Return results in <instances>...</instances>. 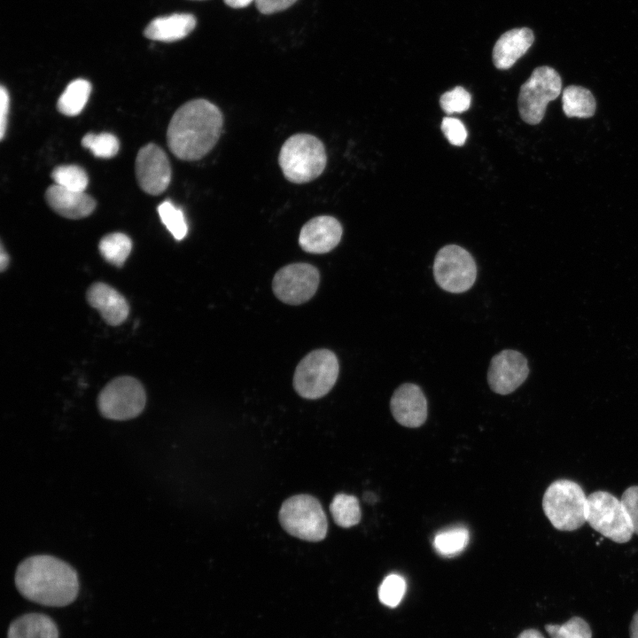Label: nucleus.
<instances>
[{"label": "nucleus", "mask_w": 638, "mask_h": 638, "mask_svg": "<svg viewBox=\"0 0 638 638\" xmlns=\"http://www.w3.org/2000/svg\"><path fill=\"white\" fill-rule=\"evenodd\" d=\"M223 126L221 110L206 99L188 101L172 116L167 131V145L183 160H198L218 142Z\"/></svg>", "instance_id": "nucleus-1"}, {"label": "nucleus", "mask_w": 638, "mask_h": 638, "mask_svg": "<svg viewBox=\"0 0 638 638\" xmlns=\"http://www.w3.org/2000/svg\"><path fill=\"white\" fill-rule=\"evenodd\" d=\"M15 585L27 600L51 607L72 603L79 592L76 571L63 560L48 555L23 560L15 572Z\"/></svg>", "instance_id": "nucleus-2"}, {"label": "nucleus", "mask_w": 638, "mask_h": 638, "mask_svg": "<svg viewBox=\"0 0 638 638\" xmlns=\"http://www.w3.org/2000/svg\"><path fill=\"white\" fill-rule=\"evenodd\" d=\"M327 156L323 144L309 134H295L282 145L278 163L284 177L293 183L317 178L324 170Z\"/></svg>", "instance_id": "nucleus-3"}, {"label": "nucleus", "mask_w": 638, "mask_h": 638, "mask_svg": "<svg viewBox=\"0 0 638 638\" xmlns=\"http://www.w3.org/2000/svg\"><path fill=\"white\" fill-rule=\"evenodd\" d=\"M587 496L575 481L560 478L552 482L542 498L544 514L559 531L572 532L586 522Z\"/></svg>", "instance_id": "nucleus-4"}, {"label": "nucleus", "mask_w": 638, "mask_h": 638, "mask_svg": "<svg viewBox=\"0 0 638 638\" xmlns=\"http://www.w3.org/2000/svg\"><path fill=\"white\" fill-rule=\"evenodd\" d=\"M282 527L291 535L307 541H320L327 534V519L319 501L308 494L287 499L279 510Z\"/></svg>", "instance_id": "nucleus-5"}, {"label": "nucleus", "mask_w": 638, "mask_h": 638, "mask_svg": "<svg viewBox=\"0 0 638 638\" xmlns=\"http://www.w3.org/2000/svg\"><path fill=\"white\" fill-rule=\"evenodd\" d=\"M586 520L594 530L617 543L629 541L634 534L621 501L607 491H595L587 496Z\"/></svg>", "instance_id": "nucleus-6"}, {"label": "nucleus", "mask_w": 638, "mask_h": 638, "mask_svg": "<svg viewBox=\"0 0 638 638\" xmlns=\"http://www.w3.org/2000/svg\"><path fill=\"white\" fill-rule=\"evenodd\" d=\"M338 371V358L331 351L315 350L298 364L293 377L294 389L305 399L321 398L333 387Z\"/></svg>", "instance_id": "nucleus-7"}, {"label": "nucleus", "mask_w": 638, "mask_h": 638, "mask_svg": "<svg viewBox=\"0 0 638 638\" xmlns=\"http://www.w3.org/2000/svg\"><path fill=\"white\" fill-rule=\"evenodd\" d=\"M561 90V76L553 67H536L519 90L517 105L521 119L530 125L540 123L548 104L555 100Z\"/></svg>", "instance_id": "nucleus-8"}, {"label": "nucleus", "mask_w": 638, "mask_h": 638, "mask_svg": "<svg viewBox=\"0 0 638 638\" xmlns=\"http://www.w3.org/2000/svg\"><path fill=\"white\" fill-rule=\"evenodd\" d=\"M433 276L442 290L462 293L470 290L477 278V265L472 255L457 245L441 247L433 261Z\"/></svg>", "instance_id": "nucleus-9"}, {"label": "nucleus", "mask_w": 638, "mask_h": 638, "mask_svg": "<svg viewBox=\"0 0 638 638\" xmlns=\"http://www.w3.org/2000/svg\"><path fill=\"white\" fill-rule=\"evenodd\" d=\"M146 394L136 378L123 376L110 381L100 392L97 407L108 419L124 421L139 416L144 408Z\"/></svg>", "instance_id": "nucleus-10"}, {"label": "nucleus", "mask_w": 638, "mask_h": 638, "mask_svg": "<svg viewBox=\"0 0 638 638\" xmlns=\"http://www.w3.org/2000/svg\"><path fill=\"white\" fill-rule=\"evenodd\" d=\"M319 281L320 276L315 267L308 263H293L276 272L272 288L281 301L289 305H300L314 296Z\"/></svg>", "instance_id": "nucleus-11"}, {"label": "nucleus", "mask_w": 638, "mask_h": 638, "mask_svg": "<svg viewBox=\"0 0 638 638\" xmlns=\"http://www.w3.org/2000/svg\"><path fill=\"white\" fill-rule=\"evenodd\" d=\"M529 371L527 360L520 352L504 349L491 359L487 383L495 393L510 394L525 382Z\"/></svg>", "instance_id": "nucleus-12"}, {"label": "nucleus", "mask_w": 638, "mask_h": 638, "mask_svg": "<svg viewBox=\"0 0 638 638\" xmlns=\"http://www.w3.org/2000/svg\"><path fill=\"white\" fill-rule=\"evenodd\" d=\"M136 175L141 189L159 195L169 185L171 167L166 152L157 144H148L137 152Z\"/></svg>", "instance_id": "nucleus-13"}, {"label": "nucleus", "mask_w": 638, "mask_h": 638, "mask_svg": "<svg viewBox=\"0 0 638 638\" xmlns=\"http://www.w3.org/2000/svg\"><path fill=\"white\" fill-rule=\"evenodd\" d=\"M390 408L396 422L405 427H419L427 417L426 398L422 389L413 383H404L393 392Z\"/></svg>", "instance_id": "nucleus-14"}, {"label": "nucleus", "mask_w": 638, "mask_h": 638, "mask_svg": "<svg viewBox=\"0 0 638 638\" xmlns=\"http://www.w3.org/2000/svg\"><path fill=\"white\" fill-rule=\"evenodd\" d=\"M342 232V226L336 218L316 216L301 228L299 244L307 253H326L338 245Z\"/></svg>", "instance_id": "nucleus-15"}, {"label": "nucleus", "mask_w": 638, "mask_h": 638, "mask_svg": "<svg viewBox=\"0 0 638 638\" xmlns=\"http://www.w3.org/2000/svg\"><path fill=\"white\" fill-rule=\"evenodd\" d=\"M87 300L110 325L121 324L128 315V301L122 294L107 284L101 282L93 284L88 289Z\"/></svg>", "instance_id": "nucleus-16"}, {"label": "nucleus", "mask_w": 638, "mask_h": 638, "mask_svg": "<svg viewBox=\"0 0 638 638\" xmlns=\"http://www.w3.org/2000/svg\"><path fill=\"white\" fill-rule=\"evenodd\" d=\"M534 42V35L529 27L513 28L503 33L493 48V63L501 70H506L523 57Z\"/></svg>", "instance_id": "nucleus-17"}, {"label": "nucleus", "mask_w": 638, "mask_h": 638, "mask_svg": "<svg viewBox=\"0 0 638 638\" xmlns=\"http://www.w3.org/2000/svg\"><path fill=\"white\" fill-rule=\"evenodd\" d=\"M50 207L68 219H81L89 215L96 207L93 198L85 191L68 190L53 184L45 192Z\"/></svg>", "instance_id": "nucleus-18"}, {"label": "nucleus", "mask_w": 638, "mask_h": 638, "mask_svg": "<svg viewBox=\"0 0 638 638\" xmlns=\"http://www.w3.org/2000/svg\"><path fill=\"white\" fill-rule=\"evenodd\" d=\"M196 19L189 13H175L152 19L144 35L153 41L175 42L187 36L195 27Z\"/></svg>", "instance_id": "nucleus-19"}, {"label": "nucleus", "mask_w": 638, "mask_h": 638, "mask_svg": "<svg viewBox=\"0 0 638 638\" xmlns=\"http://www.w3.org/2000/svg\"><path fill=\"white\" fill-rule=\"evenodd\" d=\"M7 638H58V630L51 618L43 613H27L14 619Z\"/></svg>", "instance_id": "nucleus-20"}, {"label": "nucleus", "mask_w": 638, "mask_h": 638, "mask_svg": "<svg viewBox=\"0 0 638 638\" xmlns=\"http://www.w3.org/2000/svg\"><path fill=\"white\" fill-rule=\"evenodd\" d=\"M564 114L569 117L590 118L595 112V99L591 91L582 86L570 85L562 92Z\"/></svg>", "instance_id": "nucleus-21"}, {"label": "nucleus", "mask_w": 638, "mask_h": 638, "mask_svg": "<svg viewBox=\"0 0 638 638\" xmlns=\"http://www.w3.org/2000/svg\"><path fill=\"white\" fill-rule=\"evenodd\" d=\"M91 92V84L84 79L71 82L59 97L57 108L67 116L79 114L88 102Z\"/></svg>", "instance_id": "nucleus-22"}, {"label": "nucleus", "mask_w": 638, "mask_h": 638, "mask_svg": "<svg viewBox=\"0 0 638 638\" xmlns=\"http://www.w3.org/2000/svg\"><path fill=\"white\" fill-rule=\"evenodd\" d=\"M98 249L107 262L120 268L123 266L131 252L132 241L124 233L113 232L102 237Z\"/></svg>", "instance_id": "nucleus-23"}, {"label": "nucleus", "mask_w": 638, "mask_h": 638, "mask_svg": "<svg viewBox=\"0 0 638 638\" xmlns=\"http://www.w3.org/2000/svg\"><path fill=\"white\" fill-rule=\"evenodd\" d=\"M330 511L335 523L344 528L357 525L362 517L358 499L346 494L335 495L330 505Z\"/></svg>", "instance_id": "nucleus-24"}, {"label": "nucleus", "mask_w": 638, "mask_h": 638, "mask_svg": "<svg viewBox=\"0 0 638 638\" xmlns=\"http://www.w3.org/2000/svg\"><path fill=\"white\" fill-rule=\"evenodd\" d=\"M469 531L457 526L437 533L433 540L436 551L445 556H453L461 553L468 545Z\"/></svg>", "instance_id": "nucleus-25"}, {"label": "nucleus", "mask_w": 638, "mask_h": 638, "mask_svg": "<svg viewBox=\"0 0 638 638\" xmlns=\"http://www.w3.org/2000/svg\"><path fill=\"white\" fill-rule=\"evenodd\" d=\"M51 177L55 184L77 191H85L89 183L85 170L76 165L58 166L53 169Z\"/></svg>", "instance_id": "nucleus-26"}, {"label": "nucleus", "mask_w": 638, "mask_h": 638, "mask_svg": "<svg viewBox=\"0 0 638 638\" xmlns=\"http://www.w3.org/2000/svg\"><path fill=\"white\" fill-rule=\"evenodd\" d=\"M161 222L176 240L183 239L188 232V225L181 208L175 206L170 200H165L158 206Z\"/></svg>", "instance_id": "nucleus-27"}, {"label": "nucleus", "mask_w": 638, "mask_h": 638, "mask_svg": "<svg viewBox=\"0 0 638 638\" xmlns=\"http://www.w3.org/2000/svg\"><path fill=\"white\" fill-rule=\"evenodd\" d=\"M82 145L89 149L94 156L103 159L114 157L120 148L118 138L107 132L86 134L82 139Z\"/></svg>", "instance_id": "nucleus-28"}, {"label": "nucleus", "mask_w": 638, "mask_h": 638, "mask_svg": "<svg viewBox=\"0 0 638 638\" xmlns=\"http://www.w3.org/2000/svg\"><path fill=\"white\" fill-rule=\"evenodd\" d=\"M550 638H592V631L587 621L572 617L562 625H546Z\"/></svg>", "instance_id": "nucleus-29"}, {"label": "nucleus", "mask_w": 638, "mask_h": 638, "mask_svg": "<svg viewBox=\"0 0 638 638\" xmlns=\"http://www.w3.org/2000/svg\"><path fill=\"white\" fill-rule=\"evenodd\" d=\"M406 592V581L401 575L390 574L382 581L378 588L380 602L391 608L401 603Z\"/></svg>", "instance_id": "nucleus-30"}, {"label": "nucleus", "mask_w": 638, "mask_h": 638, "mask_svg": "<svg viewBox=\"0 0 638 638\" xmlns=\"http://www.w3.org/2000/svg\"><path fill=\"white\" fill-rule=\"evenodd\" d=\"M471 101V94L464 88L456 86L441 95L440 105L446 113L452 114L467 111Z\"/></svg>", "instance_id": "nucleus-31"}, {"label": "nucleus", "mask_w": 638, "mask_h": 638, "mask_svg": "<svg viewBox=\"0 0 638 638\" xmlns=\"http://www.w3.org/2000/svg\"><path fill=\"white\" fill-rule=\"evenodd\" d=\"M441 130L448 142L462 146L467 139V130L463 123L456 118L445 117L441 121Z\"/></svg>", "instance_id": "nucleus-32"}, {"label": "nucleus", "mask_w": 638, "mask_h": 638, "mask_svg": "<svg viewBox=\"0 0 638 638\" xmlns=\"http://www.w3.org/2000/svg\"><path fill=\"white\" fill-rule=\"evenodd\" d=\"M620 501L628 515L634 533L638 535V486L626 488Z\"/></svg>", "instance_id": "nucleus-33"}, {"label": "nucleus", "mask_w": 638, "mask_h": 638, "mask_svg": "<svg viewBox=\"0 0 638 638\" xmlns=\"http://www.w3.org/2000/svg\"><path fill=\"white\" fill-rule=\"evenodd\" d=\"M297 0H255L258 10L264 14H271L287 9Z\"/></svg>", "instance_id": "nucleus-34"}, {"label": "nucleus", "mask_w": 638, "mask_h": 638, "mask_svg": "<svg viewBox=\"0 0 638 638\" xmlns=\"http://www.w3.org/2000/svg\"><path fill=\"white\" fill-rule=\"evenodd\" d=\"M10 97L8 90L4 86L0 88V138L3 139L7 127Z\"/></svg>", "instance_id": "nucleus-35"}, {"label": "nucleus", "mask_w": 638, "mask_h": 638, "mask_svg": "<svg viewBox=\"0 0 638 638\" xmlns=\"http://www.w3.org/2000/svg\"><path fill=\"white\" fill-rule=\"evenodd\" d=\"M630 638H638V611L633 616L629 626Z\"/></svg>", "instance_id": "nucleus-36"}, {"label": "nucleus", "mask_w": 638, "mask_h": 638, "mask_svg": "<svg viewBox=\"0 0 638 638\" xmlns=\"http://www.w3.org/2000/svg\"><path fill=\"white\" fill-rule=\"evenodd\" d=\"M9 264V255L5 252L4 247L3 245H1L0 248V269L1 271H4Z\"/></svg>", "instance_id": "nucleus-37"}, {"label": "nucleus", "mask_w": 638, "mask_h": 638, "mask_svg": "<svg viewBox=\"0 0 638 638\" xmlns=\"http://www.w3.org/2000/svg\"><path fill=\"white\" fill-rule=\"evenodd\" d=\"M517 638H544V636L536 629H526Z\"/></svg>", "instance_id": "nucleus-38"}, {"label": "nucleus", "mask_w": 638, "mask_h": 638, "mask_svg": "<svg viewBox=\"0 0 638 638\" xmlns=\"http://www.w3.org/2000/svg\"><path fill=\"white\" fill-rule=\"evenodd\" d=\"M255 0H224L225 4L232 8H243Z\"/></svg>", "instance_id": "nucleus-39"}]
</instances>
